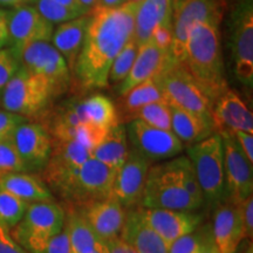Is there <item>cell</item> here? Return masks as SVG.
I'll list each match as a JSON object with an SVG mask.
<instances>
[{"instance_id":"obj_4","label":"cell","mask_w":253,"mask_h":253,"mask_svg":"<svg viewBox=\"0 0 253 253\" xmlns=\"http://www.w3.org/2000/svg\"><path fill=\"white\" fill-rule=\"evenodd\" d=\"M65 221V211L55 202L32 203L11 235L28 253H43L49 240L63 230Z\"/></svg>"},{"instance_id":"obj_12","label":"cell","mask_w":253,"mask_h":253,"mask_svg":"<svg viewBox=\"0 0 253 253\" xmlns=\"http://www.w3.org/2000/svg\"><path fill=\"white\" fill-rule=\"evenodd\" d=\"M224 155L226 201L240 204L253 191V168L230 132H220Z\"/></svg>"},{"instance_id":"obj_5","label":"cell","mask_w":253,"mask_h":253,"mask_svg":"<svg viewBox=\"0 0 253 253\" xmlns=\"http://www.w3.org/2000/svg\"><path fill=\"white\" fill-rule=\"evenodd\" d=\"M54 95L52 84L46 79L20 66L6 84L0 104L6 112L28 118L42 112Z\"/></svg>"},{"instance_id":"obj_41","label":"cell","mask_w":253,"mask_h":253,"mask_svg":"<svg viewBox=\"0 0 253 253\" xmlns=\"http://www.w3.org/2000/svg\"><path fill=\"white\" fill-rule=\"evenodd\" d=\"M25 121L27 120L24 116L6 112L4 109L0 110V141L11 140L15 129Z\"/></svg>"},{"instance_id":"obj_17","label":"cell","mask_w":253,"mask_h":253,"mask_svg":"<svg viewBox=\"0 0 253 253\" xmlns=\"http://www.w3.org/2000/svg\"><path fill=\"white\" fill-rule=\"evenodd\" d=\"M150 167L151 162L134 150H129L125 163L116 172L110 197L115 198L122 207L126 208L141 204Z\"/></svg>"},{"instance_id":"obj_29","label":"cell","mask_w":253,"mask_h":253,"mask_svg":"<svg viewBox=\"0 0 253 253\" xmlns=\"http://www.w3.org/2000/svg\"><path fill=\"white\" fill-rule=\"evenodd\" d=\"M77 109L82 123H91L107 129L119 123L115 104L104 95H93L86 100L77 102Z\"/></svg>"},{"instance_id":"obj_51","label":"cell","mask_w":253,"mask_h":253,"mask_svg":"<svg viewBox=\"0 0 253 253\" xmlns=\"http://www.w3.org/2000/svg\"><path fill=\"white\" fill-rule=\"evenodd\" d=\"M78 1L84 14H89L91 11H94L97 4V0H78Z\"/></svg>"},{"instance_id":"obj_48","label":"cell","mask_w":253,"mask_h":253,"mask_svg":"<svg viewBox=\"0 0 253 253\" xmlns=\"http://www.w3.org/2000/svg\"><path fill=\"white\" fill-rule=\"evenodd\" d=\"M9 11L0 8V49L8 45Z\"/></svg>"},{"instance_id":"obj_49","label":"cell","mask_w":253,"mask_h":253,"mask_svg":"<svg viewBox=\"0 0 253 253\" xmlns=\"http://www.w3.org/2000/svg\"><path fill=\"white\" fill-rule=\"evenodd\" d=\"M126 2H128V0H97L96 7L95 8H119L126 5Z\"/></svg>"},{"instance_id":"obj_42","label":"cell","mask_w":253,"mask_h":253,"mask_svg":"<svg viewBox=\"0 0 253 253\" xmlns=\"http://www.w3.org/2000/svg\"><path fill=\"white\" fill-rule=\"evenodd\" d=\"M150 40L158 48L164 52L171 53L172 45V31L171 24H160L154 28Z\"/></svg>"},{"instance_id":"obj_38","label":"cell","mask_w":253,"mask_h":253,"mask_svg":"<svg viewBox=\"0 0 253 253\" xmlns=\"http://www.w3.org/2000/svg\"><path fill=\"white\" fill-rule=\"evenodd\" d=\"M13 172H26L13 141H0V177Z\"/></svg>"},{"instance_id":"obj_18","label":"cell","mask_w":253,"mask_h":253,"mask_svg":"<svg viewBox=\"0 0 253 253\" xmlns=\"http://www.w3.org/2000/svg\"><path fill=\"white\" fill-rule=\"evenodd\" d=\"M140 212L168 248L182 236L195 231L203 220V216L195 211L140 208Z\"/></svg>"},{"instance_id":"obj_47","label":"cell","mask_w":253,"mask_h":253,"mask_svg":"<svg viewBox=\"0 0 253 253\" xmlns=\"http://www.w3.org/2000/svg\"><path fill=\"white\" fill-rule=\"evenodd\" d=\"M103 245L106 248L107 253H137L126 243L123 242L120 237L107 240V242L103 243Z\"/></svg>"},{"instance_id":"obj_55","label":"cell","mask_w":253,"mask_h":253,"mask_svg":"<svg viewBox=\"0 0 253 253\" xmlns=\"http://www.w3.org/2000/svg\"><path fill=\"white\" fill-rule=\"evenodd\" d=\"M91 253H107V251H106V248H104V245H103V243H101V244L97 246L96 249L94 250L93 252Z\"/></svg>"},{"instance_id":"obj_30","label":"cell","mask_w":253,"mask_h":253,"mask_svg":"<svg viewBox=\"0 0 253 253\" xmlns=\"http://www.w3.org/2000/svg\"><path fill=\"white\" fill-rule=\"evenodd\" d=\"M65 229L75 253H91L102 243L95 236L86 219L77 211L66 214Z\"/></svg>"},{"instance_id":"obj_14","label":"cell","mask_w":253,"mask_h":253,"mask_svg":"<svg viewBox=\"0 0 253 253\" xmlns=\"http://www.w3.org/2000/svg\"><path fill=\"white\" fill-rule=\"evenodd\" d=\"M54 25L46 20L33 5L9 11L8 46L20 56L32 43L52 40Z\"/></svg>"},{"instance_id":"obj_31","label":"cell","mask_w":253,"mask_h":253,"mask_svg":"<svg viewBox=\"0 0 253 253\" xmlns=\"http://www.w3.org/2000/svg\"><path fill=\"white\" fill-rule=\"evenodd\" d=\"M158 101H166V97L155 75L122 95V108L126 113L134 115L142 107Z\"/></svg>"},{"instance_id":"obj_37","label":"cell","mask_w":253,"mask_h":253,"mask_svg":"<svg viewBox=\"0 0 253 253\" xmlns=\"http://www.w3.org/2000/svg\"><path fill=\"white\" fill-rule=\"evenodd\" d=\"M33 6L46 20H48L53 25L66 23V21L73 20V19L82 15L74 9L60 5L53 0H36Z\"/></svg>"},{"instance_id":"obj_28","label":"cell","mask_w":253,"mask_h":253,"mask_svg":"<svg viewBox=\"0 0 253 253\" xmlns=\"http://www.w3.org/2000/svg\"><path fill=\"white\" fill-rule=\"evenodd\" d=\"M126 140V126L118 123L109 129L106 137L91 150V157L118 171L129 154Z\"/></svg>"},{"instance_id":"obj_1","label":"cell","mask_w":253,"mask_h":253,"mask_svg":"<svg viewBox=\"0 0 253 253\" xmlns=\"http://www.w3.org/2000/svg\"><path fill=\"white\" fill-rule=\"evenodd\" d=\"M137 4L126 2L119 8L91 11L74 73L84 89H100L108 84L110 66L134 36Z\"/></svg>"},{"instance_id":"obj_50","label":"cell","mask_w":253,"mask_h":253,"mask_svg":"<svg viewBox=\"0 0 253 253\" xmlns=\"http://www.w3.org/2000/svg\"><path fill=\"white\" fill-rule=\"evenodd\" d=\"M36 0H0V5L5 6V7L18 8L23 7V6L33 5Z\"/></svg>"},{"instance_id":"obj_40","label":"cell","mask_w":253,"mask_h":253,"mask_svg":"<svg viewBox=\"0 0 253 253\" xmlns=\"http://www.w3.org/2000/svg\"><path fill=\"white\" fill-rule=\"evenodd\" d=\"M108 130L109 129L91 125V123H82L77 128L74 140L91 151L106 137Z\"/></svg>"},{"instance_id":"obj_23","label":"cell","mask_w":253,"mask_h":253,"mask_svg":"<svg viewBox=\"0 0 253 253\" xmlns=\"http://www.w3.org/2000/svg\"><path fill=\"white\" fill-rule=\"evenodd\" d=\"M119 237L137 253H169L168 245L148 225L140 209H135L126 214L125 224Z\"/></svg>"},{"instance_id":"obj_20","label":"cell","mask_w":253,"mask_h":253,"mask_svg":"<svg viewBox=\"0 0 253 253\" xmlns=\"http://www.w3.org/2000/svg\"><path fill=\"white\" fill-rule=\"evenodd\" d=\"M213 243L219 253H236L245 240L240 205L229 201L218 204L211 224Z\"/></svg>"},{"instance_id":"obj_45","label":"cell","mask_w":253,"mask_h":253,"mask_svg":"<svg viewBox=\"0 0 253 253\" xmlns=\"http://www.w3.org/2000/svg\"><path fill=\"white\" fill-rule=\"evenodd\" d=\"M0 253H28L18 244L11 235V231L0 225Z\"/></svg>"},{"instance_id":"obj_33","label":"cell","mask_w":253,"mask_h":253,"mask_svg":"<svg viewBox=\"0 0 253 253\" xmlns=\"http://www.w3.org/2000/svg\"><path fill=\"white\" fill-rule=\"evenodd\" d=\"M171 167L175 172L177 181L179 182L185 191L191 196L192 199L197 203L199 207H203L205 201L202 194L201 186L198 184L197 177L195 175L194 167L188 158V156H178L170 160Z\"/></svg>"},{"instance_id":"obj_44","label":"cell","mask_w":253,"mask_h":253,"mask_svg":"<svg viewBox=\"0 0 253 253\" xmlns=\"http://www.w3.org/2000/svg\"><path fill=\"white\" fill-rule=\"evenodd\" d=\"M240 205L243 226H244L245 239H252L253 237V196H249Z\"/></svg>"},{"instance_id":"obj_24","label":"cell","mask_w":253,"mask_h":253,"mask_svg":"<svg viewBox=\"0 0 253 253\" xmlns=\"http://www.w3.org/2000/svg\"><path fill=\"white\" fill-rule=\"evenodd\" d=\"M172 0H142L134 15V40L138 47L150 39L160 24H171Z\"/></svg>"},{"instance_id":"obj_19","label":"cell","mask_w":253,"mask_h":253,"mask_svg":"<svg viewBox=\"0 0 253 253\" xmlns=\"http://www.w3.org/2000/svg\"><path fill=\"white\" fill-rule=\"evenodd\" d=\"M79 212L102 243L119 237L126 220L123 207L113 197L82 204Z\"/></svg>"},{"instance_id":"obj_21","label":"cell","mask_w":253,"mask_h":253,"mask_svg":"<svg viewBox=\"0 0 253 253\" xmlns=\"http://www.w3.org/2000/svg\"><path fill=\"white\" fill-rule=\"evenodd\" d=\"M212 122L217 134L245 131L253 134V115L244 101L230 88L221 94L212 107Z\"/></svg>"},{"instance_id":"obj_11","label":"cell","mask_w":253,"mask_h":253,"mask_svg":"<svg viewBox=\"0 0 253 253\" xmlns=\"http://www.w3.org/2000/svg\"><path fill=\"white\" fill-rule=\"evenodd\" d=\"M126 129L131 150L151 163L178 156L184 148L172 131L155 128L138 119H132Z\"/></svg>"},{"instance_id":"obj_10","label":"cell","mask_w":253,"mask_h":253,"mask_svg":"<svg viewBox=\"0 0 253 253\" xmlns=\"http://www.w3.org/2000/svg\"><path fill=\"white\" fill-rule=\"evenodd\" d=\"M116 172V170L90 157L80 167L61 196L81 205L108 198L112 196Z\"/></svg>"},{"instance_id":"obj_6","label":"cell","mask_w":253,"mask_h":253,"mask_svg":"<svg viewBox=\"0 0 253 253\" xmlns=\"http://www.w3.org/2000/svg\"><path fill=\"white\" fill-rule=\"evenodd\" d=\"M156 78L168 103L212 120V103L182 62L172 59Z\"/></svg>"},{"instance_id":"obj_36","label":"cell","mask_w":253,"mask_h":253,"mask_svg":"<svg viewBox=\"0 0 253 253\" xmlns=\"http://www.w3.org/2000/svg\"><path fill=\"white\" fill-rule=\"evenodd\" d=\"M138 52V45L136 43L134 38H131L128 41V43L123 47L121 52L119 53L118 56L114 59V61L110 66L109 75H108V82H113V84H120L125 80L126 75L129 74L130 69L132 67L136 55Z\"/></svg>"},{"instance_id":"obj_7","label":"cell","mask_w":253,"mask_h":253,"mask_svg":"<svg viewBox=\"0 0 253 253\" xmlns=\"http://www.w3.org/2000/svg\"><path fill=\"white\" fill-rule=\"evenodd\" d=\"M141 205L147 209L196 211L201 207L177 181L170 161L150 167Z\"/></svg>"},{"instance_id":"obj_27","label":"cell","mask_w":253,"mask_h":253,"mask_svg":"<svg viewBox=\"0 0 253 253\" xmlns=\"http://www.w3.org/2000/svg\"><path fill=\"white\" fill-rule=\"evenodd\" d=\"M0 188L28 204L54 202L46 183L30 172H13L0 177Z\"/></svg>"},{"instance_id":"obj_8","label":"cell","mask_w":253,"mask_h":253,"mask_svg":"<svg viewBox=\"0 0 253 253\" xmlns=\"http://www.w3.org/2000/svg\"><path fill=\"white\" fill-rule=\"evenodd\" d=\"M221 14V0H172V59L183 61L189 33L196 24L202 21L219 24Z\"/></svg>"},{"instance_id":"obj_43","label":"cell","mask_w":253,"mask_h":253,"mask_svg":"<svg viewBox=\"0 0 253 253\" xmlns=\"http://www.w3.org/2000/svg\"><path fill=\"white\" fill-rule=\"evenodd\" d=\"M43 253H75L69 242L68 233L65 226L61 232L49 240Z\"/></svg>"},{"instance_id":"obj_25","label":"cell","mask_w":253,"mask_h":253,"mask_svg":"<svg viewBox=\"0 0 253 253\" xmlns=\"http://www.w3.org/2000/svg\"><path fill=\"white\" fill-rule=\"evenodd\" d=\"M88 19H89L88 14L81 15L73 20L60 24L58 28L53 32L50 41H53V46L66 60L69 71H74L78 56L81 52Z\"/></svg>"},{"instance_id":"obj_22","label":"cell","mask_w":253,"mask_h":253,"mask_svg":"<svg viewBox=\"0 0 253 253\" xmlns=\"http://www.w3.org/2000/svg\"><path fill=\"white\" fill-rule=\"evenodd\" d=\"M171 60V53L164 52L158 48L150 39L148 40L138 47L137 55L130 72L125 80L119 84L118 93L120 96L128 93L131 88L147 81L148 79L157 75Z\"/></svg>"},{"instance_id":"obj_46","label":"cell","mask_w":253,"mask_h":253,"mask_svg":"<svg viewBox=\"0 0 253 253\" xmlns=\"http://www.w3.org/2000/svg\"><path fill=\"white\" fill-rule=\"evenodd\" d=\"M233 136L248 160L253 163V134L245 131H236Z\"/></svg>"},{"instance_id":"obj_16","label":"cell","mask_w":253,"mask_h":253,"mask_svg":"<svg viewBox=\"0 0 253 253\" xmlns=\"http://www.w3.org/2000/svg\"><path fill=\"white\" fill-rule=\"evenodd\" d=\"M12 141L26 172L45 169L52 154L53 142L42 126L25 121L15 129Z\"/></svg>"},{"instance_id":"obj_26","label":"cell","mask_w":253,"mask_h":253,"mask_svg":"<svg viewBox=\"0 0 253 253\" xmlns=\"http://www.w3.org/2000/svg\"><path fill=\"white\" fill-rule=\"evenodd\" d=\"M170 106L171 131L182 144L192 145L214 134V125L211 119L196 115L178 107Z\"/></svg>"},{"instance_id":"obj_56","label":"cell","mask_w":253,"mask_h":253,"mask_svg":"<svg viewBox=\"0 0 253 253\" xmlns=\"http://www.w3.org/2000/svg\"><path fill=\"white\" fill-rule=\"evenodd\" d=\"M142 0H128V2H132V4H138V2H141Z\"/></svg>"},{"instance_id":"obj_15","label":"cell","mask_w":253,"mask_h":253,"mask_svg":"<svg viewBox=\"0 0 253 253\" xmlns=\"http://www.w3.org/2000/svg\"><path fill=\"white\" fill-rule=\"evenodd\" d=\"M90 157L91 151L78 141H56L43 169L46 182L61 195L80 167Z\"/></svg>"},{"instance_id":"obj_2","label":"cell","mask_w":253,"mask_h":253,"mask_svg":"<svg viewBox=\"0 0 253 253\" xmlns=\"http://www.w3.org/2000/svg\"><path fill=\"white\" fill-rule=\"evenodd\" d=\"M219 24L197 23L190 31L183 66L211 103L229 89L220 50Z\"/></svg>"},{"instance_id":"obj_53","label":"cell","mask_w":253,"mask_h":253,"mask_svg":"<svg viewBox=\"0 0 253 253\" xmlns=\"http://www.w3.org/2000/svg\"><path fill=\"white\" fill-rule=\"evenodd\" d=\"M246 242L244 244H240L238 250L239 251H237L236 253H253V245H252V240L250 239H245Z\"/></svg>"},{"instance_id":"obj_52","label":"cell","mask_w":253,"mask_h":253,"mask_svg":"<svg viewBox=\"0 0 253 253\" xmlns=\"http://www.w3.org/2000/svg\"><path fill=\"white\" fill-rule=\"evenodd\" d=\"M53 1L58 2V4L62 5V6H66V7L71 8V9H74V11L79 12V13H81L82 15H86L82 13L80 6H79V1L78 0H53Z\"/></svg>"},{"instance_id":"obj_9","label":"cell","mask_w":253,"mask_h":253,"mask_svg":"<svg viewBox=\"0 0 253 253\" xmlns=\"http://www.w3.org/2000/svg\"><path fill=\"white\" fill-rule=\"evenodd\" d=\"M231 52L236 78L253 86V0H239L231 15Z\"/></svg>"},{"instance_id":"obj_35","label":"cell","mask_w":253,"mask_h":253,"mask_svg":"<svg viewBox=\"0 0 253 253\" xmlns=\"http://www.w3.org/2000/svg\"><path fill=\"white\" fill-rule=\"evenodd\" d=\"M134 119H138L147 125L163 130L171 131V113L166 101H158L142 107L134 113Z\"/></svg>"},{"instance_id":"obj_32","label":"cell","mask_w":253,"mask_h":253,"mask_svg":"<svg viewBox=\"0 0 253 253\" xmlns=\"http://www.w3.org/2000/svg\"><path fill=\"white\" fill-rule=\"evenodd\" d=\"M213 244L211 225L205 224L175 240L169 246V253H198Z\"/></svg>"},{"instance_id":"obj_34","label":"cell","mask_w":253,"mask_h":253,"mask_svg":"<svg viewBox=\"0 0 253 253\" xmlns=\"http://www.w3.org/2000/svg\"><path fill=\"white\" fill-rule=\"evenodd\" d=\"M28 203L0 188V225L11 231L26 212Z\"/></svg>"},{"instance_id":"obj_54","label":"cell","mask_w":253,"mask_h":253,"mask_svg":"<svg viewBox=\"0 0 253 253\" xmlns=\"http://www.w3.org/2000/svg\"><path fill=\"white\" fill-rule=\"evenodd\" d=\"M198 253H219V252H218L216 245L213 244V245L209 246V248H207V249H204L203 251H201V252H198Z\"/></svg>"},{"instance_id":"obj_13","label":"cell","mask_w":253,"mask_h":253,"mask_svg":"<svg viewBox=\"0 0 253 253\" xmlns=\"http://www.w3.org/2000/svg\"><path fill=\"white\" fill-rule=\"evenodd\" d=\"M19 59L24 68L46 79L55 94L67 88L71 81V71L63 56L49 42L40 41L32 43L21 52Z\"/></svg>"},{"instance_id":"obj_39","label":"cell","mask_w":253,"mask_h":253,"mask_svg":"<svg viewBox=\"0 0 253 253\" xmlns=\"http://www.w3.org/2000/svg\"><path fill=\"white\" fill-rule=\"evenodd\" d=\"M20 59L11 47L0 49V99L6 84L20 68Z\"/></svg>"},{"instance_id":"obj_3","label":"cell","mask_w":253,"mask_h":253,"mask_svg":"<svg viewBox=\"0 0 253 253\" xmlns=\"http://www.w3.org/2000/svg\"><path fill=\"white\" fill-rule=\"evenodd\" d=\"M186 154L194 167L205 203L217 207L225 202L224 155L220 135L214 132L203 141L189 145Z\"/></svg>"}]
</instances>
